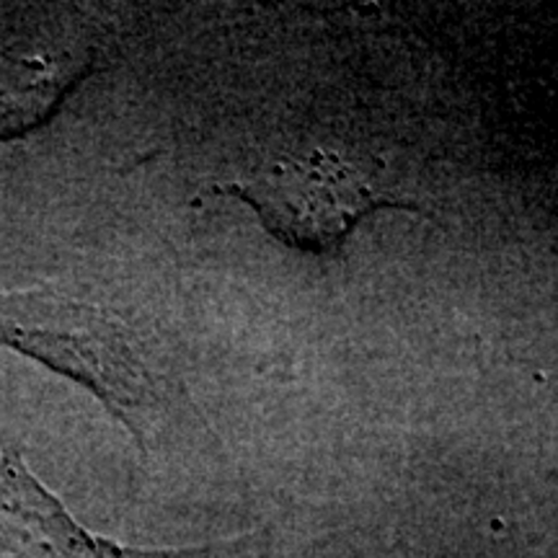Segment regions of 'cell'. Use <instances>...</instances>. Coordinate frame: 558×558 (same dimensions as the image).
Wrapping results in <instances>:
<instances>
[{
    "instance_id": "obj_2",
    "label": "cell",
    "mask_w": 558,
    "mask_h": 558,
    "mask_svg": "<svg viewBox=\"0 0 558 558\" xmlns=\"http://www.w3.org/2000/svg\"><path fill=\"white\" fill-rule=\"evenodd\" d=\"M220 192L246 202L284 246L308 254L341 248L354 228L383 207L418 209L414 202L380 190L354 163L326 150L277 160L246 184L222 186Z\"/></svg>"
},
{
    "instance_id": "obj_1",
    "label": "cell",
    "mask_w": 558,
    "mask_h": 558,
    "mask_svg": "<svg viewBox=\"0 0 558 558\" xmlns=\"http://www.w3.org/2000/svg\"><path fill=\"white\" fill-rule=\"evenodd\" d=\"M0 347L90 390L145 452L163 390L128 324L52 288L11 290L0 292Z\"/></svg>"
},
{
    "instance_id": "obj_4",
    "label": "cell",
    "mask_w": 558,
    "mask_h": 558,
    "mask_svg": "<svg viewBox=\"0 0 558 558\" xmlns=\"http://www.w3.org/2000/svg\"><path fill=\"white\" fill-rule=\"evenodd\" d=\"M86 70L50 58L5 60L0 68V140L41 128Z\"/></svg>"
},
{
    "instance_id": "obj_3",
    "label": "cell",
    "mask_w": 558,
    "mask_h": 558,
    "mask_svg": "<svg viewBox=\"0 0 558 558\" xmlns=\"http://www.w3.org/2000/svg\"><path fill=\"white\" fill-rule=\"evenodd\" d=\"M0 527L32 558H199L215 546L132 548L94 535L29 471L24 456L9 448L0 458Z\"/></svg>"
}]
</instances>
